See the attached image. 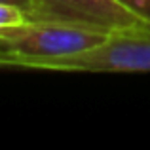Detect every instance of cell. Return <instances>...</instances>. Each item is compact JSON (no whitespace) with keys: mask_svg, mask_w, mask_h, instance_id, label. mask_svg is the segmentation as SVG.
Returning <instances> with one entry per match:
<instances>
[{"mask_svg":"<svg viewBox=\"0 0 150 150\" xmlns=\"http://www.w3.org/2000/svg\"><path fill=\"white\" fill-rule=\"evenodd\" d=\"M110 30L74 21H27L0 29V67L19 69L29 59L57 57L99 46Z\"/></svg>","mask_w":150,"mask_h":150,"instance_id":"1","label":"cell"},{"mask_svg":"<svg viewBox=\"0 0 150 150\" xmlns=\"http://www.w3.org/2000/svg\"><path fill=\"white\" fill-rule=\"evenodd\" d=\"M19 69L59 72H150V29L114 33L99 46L57 57L29 59Z\"/></svg>","mask_w":150,"mask_h":150,"instance_id":"2","label":"cell"},{"mask_svg":"<svg viewBox=\"0 0 150 150\" xmlns=\"http://www.w3.org/2000/svg\"><path fill=\"white\" fill-rule=\"evenodd\" d=\"M44 11L38 21H74L101 27L110 33L150 29V21L133 13L118 0H42Z\"/></svg>","mask_w":150,"mask_h":150,"instance_id":"3","label":"cell"},{"mask_svg":"<svg viewBox=\"0 0 150 150\" xmlns=\"http://www.w3.org/2000/svg\"><path fill=\"white\" fill-rule=\"evenodd\" d=\"M27 21H30V19H29L25 10H21L19 6H13V4L0 2V29L17 27V25H23Z\"/></svg>","mask_w":150,"mask_h":150,"instance_id":"4","label":"cell"},{"mask_svg":"<svg viewBox=\"0 0 150 150\" xmlns=\"http://www.w3.org/2000/svg\"><path fill=\"white\" fill-rule=\"evenodd\" d=\"M4 4H13V6H19L21 10L27 11L30 21H38L42 17V11H44V4L42 0H0Z\"/></svg>","mask_w":150,"mask_h":150,"instance_id":"5","label":"cell"},{"mask_svg":"<svg viewBox=\"0 0 150 150\" xmlns=\"http://www.w3.org/2000/svg\"><path fill=\"white\" fill-rule=\"evenodd\" d=\"M118 2L124 4L125 8H129L133 13L150 21V0H118Z\"/></svg>","mask_w":150,"mask_h":150,"instance_id":"6","label":"cell"}]
</instances>
